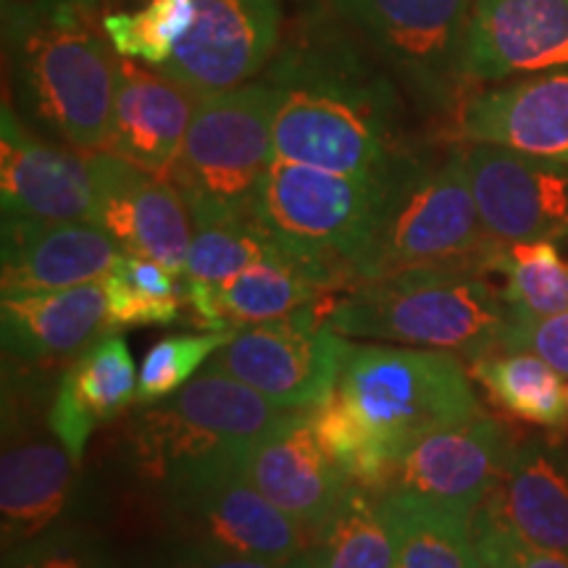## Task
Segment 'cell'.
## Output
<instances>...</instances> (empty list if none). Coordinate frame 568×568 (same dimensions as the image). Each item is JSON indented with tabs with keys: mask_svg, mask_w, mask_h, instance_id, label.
Wrapping results in <instances>:
<instances>
[{
	"mask_svg": "<svg viewBox=\"0 0 568 568\" xmlns=\"http://www.w3.org/2000/svg\"><path fill=\"white\" fill-rule=\"evenodd\" d=\"M397 176L374 180L274 159L255 190L253 213L284 253L322 268L337 290H353Z\"/></svg>",
	"mask_w": 568,
	"mask_h": 568,
	"instance_id": "4",
	"label": "cell"
},
{
	"mask_svg": "<svg viewBox=\"0 0 568 568\" xmlns=\"http://www.w3.org/2000/svg\"><path fill=\"white\" fill-rule=\"evenodd\" d=\"M468 142L568 163V71H548L471 98L460 111Z\"/></svg>",
	"mask_w": 568,
	"mask_h": 568,
	"instance_id": "23",
	"label": "cell"
},
{
	"mask_svg": "<svg viewBox=\"0 0 568 568\" xmlns=\"http://www.w3.org/2000/svg\"><path fill=\"white\" fill-rule=\"evenodd\" d=\"M332 301L237 329L203 368L234 376L284 410L318 408L337 387L351 347L326 318Z\"/></svg>",
	"mask_w": 568,
	"mask_h": 568,
	"instance_id": "8",
	"label": "cell"
},
{
	"mask_svg": "<svg viewBox=\"0 0 568 568\" xmlns=\"http://www.w3.org/2000/svg\"><path fill=\"white\" fill-rule=\"evenodd\" d=\"M339 21L429 101L464 74L474 0H332Z\"/></svg>",
	"mask_w": 568,
	"mask_h": 568,
	"instance_id": "10",
	"label": "cell"
},
{
	"mask_svg": "<svg viewBox=\"0 0 568 568\" xmlns=\"http://www.w3.org/2000/svg\"><path fill=\"white\" fill-rule=\"evenodd\" d=\"M3 568H116V564L95 535L53 527L3 550Z\"/></svg>",
	"mask_w": 568,
	"mask_h": 568,
	"instance_id": "37",
	"label": "cell"
},
{
	"mask_svg": "<svg viewBox=\"0 0 568 568\" xmlns=\"http://www.w3.org/2000/svg\"><path fill=\"white\" fill-rule=\"evenodd\" d=\"M3 293H38L103 282L124 247L95 222L3 216Z\"/></svg>",
	"mask_w": 568,
	"mask_h": 568,
	"instance_id": "17",
	"label": "cell"
},
{
	"mask_svg": "<svg viewBox=\"0 0 568 568\" xmlns=\"http://www.w3.org/2000/svg\"><path fill=\"white\" fill-rule=\"evenodd\" d=\"M6 53L27 124L82 153L109 151L119 53L95 17L42 21Z\"/></svg>",
	"mask_w": 568,
	"mask_h": 568,
	"instance_id": "3",
	"label": "cell"
},
{
	"mask_svg": "<svg viewBox=\"0 0 568 568\" xmlns=\"http://www.w3.org/2000/svg\"><path fill=\"white\" fill-rule=\"evenodd\" d=\"M500 245L481 226L464 151L437 166L410 161L393 184L379 230L355 268V284L416 266L458 261H485L489 266Z\"/></svg>",
	"mask_w": 568,
	"mask_h": 568,
	"instance_id": "6",
	"label": "cell"
},
{
	"mask_svg": "<svg viewBox=\"0 0 568 568\" xmlns=\"http://www.w3.org/2000/svg\"><path fill=\"white\" fill-rule=\"evenodd\" d=\"M195 19V0H145L138 11L103 17V30L122 59L159 69L172 59Z\"/></svg>",
	"mask_w": 568,
	"mask_h": 568,
	"instance_id": "35",
	"label": "cell"
},
{
	"mask_svg": "<svg viewBox=\"0 0 568 568\" xmlns=\"http://www.w3.org/2000/svg\"><path fill=\"white\" fill-rule=\"evenodd\" d=\"M282 98L280 82L197 98L187 138L166 174L190 209L253 211L255 190L276 159L274 122Z\"/></svg>",
	"mask_w": 568,
	"mask_h": 568,
	"instance_id": "7",
	"label": "cell"
},
{
	"mask_svg": "<svg viewBox=\"0 0 568 568\" xmlns=\"http://www.w3.org/2000/svg\"><path fill=\"white\" fill-rule=\"evenodd\" d=\"M324 450L339 466L347 481L385 495L393 481L397 453L358 416L347 397L335 387L322 406L311 410Z\"/></svg>",
	"mask_w": 568,
	"mask_h": 568,
	"instance_id": "32",
	"label": "cell"
},
{
	"mask_svg": "<svg viewBox=\"0 0 568 568\" xmlns=\"http://www.w3.org/2000/svg\"><path fill=\"white\" fill-rule=\"evenodd\" d=\"M337 389L397 458L418 437L481 416L466 366L435 347L351 343Z\"/></svg>",
	"mask_w": 568,
	"mask_h": 568,
	"instance_id": "5",
	"label": "cell"
},
{
	"mask_svg": "<svg viewBox=\"0 0 568 568\" xmlns=\"http://www.w3.org/2000/svg\"><path fill=\"white\" fill-rule=\"evenodd\" d=\"M163 406L172 408L184 422L203 426L245 450H253L301 414L280 408L234 376L211 368H203L195 379L169 395Z\"/></svg>",
	"mask_w": 568,
	"mask_h": 568,
	"instance_id": "27",
	"label": "cell"
},
{
	"mask_svg": "<svg viewBox=\"0 0 568 568\" xmlns=\"http://www.w3.org/2000/svg\"><path fill=\"white\" fill-rule=\"evenodd\" d=\"M274 122V155L326 172L393 180L410 155L397 148L393 88L355 67L290 63Z\"/></svg>",
	"mask_w": 568,
	"mask_h": 568,
	"instance_id": "2",
	"label": "cell"
},
{
	"mask_svg": "<svg viewBox=\"0 0 568 568\" xmlns=\"http://www.w3.org/2000/svg\"><path fill=\"white\" fill-rule=\"evenodd\" d=\"M109 322L116 326H172L187 305L184 280L159 261L124 253L103 280Z\"/></svg>",
	"mask_w": 568,
	"mask_h": 568,
	"instance_id": "33",
	"label": "cell"
},
{
	"mask_svg": "<svg viewBox=\"0 0 568 568\" xmlns=\"http://www.w3.org/2000/svg\"><path fill=\"white\" fill-rule=\"evenodd\" d=\"M464 159L489 240L508 245L568 237V163L489 142H471Z\"/></svg>",
	"mask_w": 568,
	"mask_h": 568,
	"instance_id": "11",
	"label": "cell"
},
{
	"mask_svg": "<svg viewBox=\"0 0 568 568\" xmlns=\"http://www.w3.org/2000/svg\"><path fill=\"white\" fill-rule=\"evenodd\" d=\"M190 216L193 243L184 264V282L222 284L282 251L253 211L190 209Z\"/></svg>",
	"mask_w": 568,
	"mask_h": 568,
	"instance_id": "29",
	"label": "cell"
},
{
	"mask_svg": "<svg viewBox=\"0 0 568 568\" xmlns=\"http://www.w3.org/2000/svg\"><path fill=\"white\" fill-rule=\"evenodd\" d=\"M101 0H3V42L11 45L21 34L42 21H53L63 17H95Z\"/></svg>",
	"mask_w": 568,
	"mask_h": 568,
	"instance_id": "40",
	"label": "cell"
},
{
	"mask_svg": "<svg viewBox=\"0 0 568 568\" xmlns=\"http://www.w3.org/2000/svg\"><path fill=\"white\" fill-rule=\"evenodd\" d=\"M311 550L322 568H397V535L382 497L351 481Z\"/></svg>",
	"mask_w": 568,
	"mask_h": 568,
	"instance_id": "31",
	"label": "cell"
},
{
	"mask_svg": "<svg viewBox=\"0 0 568 568\" xmlns=\"http://www.w3.org/2000/svg\"><path fill=\"white\" fill-rule=\"evenodd\" d=\"M280 0H195V19L161 74L195 98L247 84L280 45Z\"/></svg>",
	"mask_w": 568,
	"mask_h": 568,
	"instance_id": "12",
	"label": "cell"
},
{
	"mask_svg": "<svg viewBox=\"0 0 568 568\" xmlns=\"http://www.w3.org/2000/svg\"><path fill=\"white\" fill-rule=\"evenodd\" d=\"M322 268L276 251L222 284L184 282L193 324L209 332H237L245 326L293 316L335 293Z\"/></svg>",
	"mask_w": 568,
	"mask_h": 568,
	"instance_id": "20",
	"label": "cell"
},
{
	"mask_svg": "<svg viewBox=\"0 0 568 568\" xmlns=\"http://www.w3.org/2000/svg\"><path fill=\"white\" fill-rule=\"evenodd\" d=\"M130 458L142 481L161 495L213 466L243 464L251 450L184 422L163 403L142 408L130 422Z\"/></svg>",
	"mask_w": 568,
	"mask_h": 568,
	"instance_id": "26",
	"label": "cell"
},
{
	"mask_svg": "<svg viewBox=\"0 0 568 568\" xmlns=\"http://www.w3.org/2000/svg\"><path fill=\"white\" fill-rule=\"evenodd\" d=\"M197 98L153 67L119 55L109 153L153 174H169L180 155Z\"/></svg>",
	"mask_w": 568,
	"mask_h": 568,
	"instance_id": "22",
	"label": "cell"
},
{
	"mask_svg": "<svg viewBox=\"0 0 568 568\" xmlns=\"http://www.w3.org/2000/svg\"><path fill=\"white\" fill-rule=\"evenodd\" d=\"M284 560H264L234 556V552L211 548V545L197 542H176L166 552H161L153 568H284Z\"/></svg>",
	"mask_w": 568,
	"mask_h": 568,
	"instance_id": "41",
	"label": "cell"
},
{
	"mask_svg": "<svg viewBox=\"0 0 568 568\" xmlns=\"http://www.w3.org/2000/svg\"><path fill=\"white\" fill-rule=\"evenodd\" d=\"M161 497L176 539L184 542L284 564L314 545L303 524L255 489L243 464L213 466Z\"/></svg>",
	"mask_w": 568,
	"mask_h": 568,
	"instance_id": "9",
	"label": "cell"
},
{
	"mask_svg": "<svg viewBox=\"0 0 568 568\" xmlns=\"http://www.w3.org/2000/svg\"><path fill=\"white\" fill-rule=\"evenodd\" d=\"M232 337L234 332H205V335H172L155 343L140 364V406L161 403L182 389Z\"/></svg>",
	"mask_w": 568,
	"mask_h": 568,
	"instance_id": "36",
	"label": "cell"
},
{
	"mask_svg": "<svg viewBox=\"0 0 568 568\" xmlns=\"http://www.w3.org/2000/svg\"><path fill=\"white\" fill-rule=\"evenodd\" d=\"M566 397H568V385H566Z\"/></svg>",
	"mask_w": 568,
	"mask_h": 568,
	"instance_id": "43",
	"label": "cell"
},
{
	"mask_svg": "<svg viewBox=\"0 0 568 568\" xmlns=\"http://www.w3.org/2000/svg\"><path fill=\"white\" fill-rule=\"evenodd\" d=\"M284 568H322V564H318L316 552L314 550H303L301 556H295L293 560H287V566Z\"/></svg>",
	"mask_w": 568,
	"mask_h": 568,
	"instance_id": "42",
	"label": "cell"
},
{
	"mask_svg": "<svg viewBox=\"0 0 568 568\" xmlns=\"http://www.w3.org/2000/svg\"><path fill=\"white\" fill-rule=\"evenodd\" d=\"M508 450L506 429L489 416L443 426L403 450L387 493L416 497L474 521L500 477Z\"/></svg>",
	"mask_w": 568,
	"mask_h": 568,
	"instance_id": "14",
	"label": "cell"
},
{
	"mask_svg": "<svg viewBox=\"0 0 568 568\" xmlns=\"http://www.w3.org/2000/svg\"><path fill=\"white\" fill-rule=\"evenodd\" d=\"M489 272L506 276L503 297L514 318H545L568 311V264L556 243H508L489 258Z\"/></svg>",
	"mask_w": 568,
	"mask_h": 568,
	"instance_id": "34",
	"label": "cell"
},
{
	"mask_svg": "<svg viewBox=\"0 0 568 568\" xmlns=\"http://www.w3.org/2000/svg\"><path fill=\"white\" fill-rule=\"evenodd\" d=\"M481 508L537 548L568 556V445L552 437L510 445Z\"/></svg>",
	"mask_w": 568,
	"mask_h": 568,
	"instance_id": "21",
	"label": "cell"
},
{
	"mask_svg": "<svg viewBox=\"0 0 568 568\" xmlns=\"http://www.w3.org/2000/svg\"><path fill=\"white\" fill-rule=\"evenodd\" d=\"M95 176V224L124 247V253L159 261L184 274L193 216L182 190L166 174H153L109 151L90 153Z\"/></svg>",
	"mask_w": 568,
	"mask_h": 568,
	"instance_id": "13",
	"label": "cell"
},
{
	"mask_svg": "<svg viewBox=\"0 0 568 568\" xmlns=\"http://www.w3.org/2000/svg\"><path fill=\"white\" fill-rule=\"evenodd\" d=\"M568 71V0H474L464 74L503 82Z\"/></svg>",
	"mask_w": 568,
	"mask_h": 568,
	"instance_id": "16",
	"label": "cell"
},
{
	"mask_svg": "<svg viewBox=\"0 0 568 568\" xmlns=\"http://www.w3.org/2000/svg\"><path fill=\"white\" fill-rule=\"evenodd\" d=\"M77 460L53 435L13 432L0 456L3 550L53 529L69 506Z\"/></svg>",
	"mask_w": 568,
	"mask_h": 568,
	"instance_id": "25",
	"label": "cell"
},
{
	"mask_svg": "<svg viewBox=\"0 0 568 568\" xmlns=\"http://www.w3.org/2000/svg\"><path fill=\"white\" fill-rule=\"evenodd\" d=\"M397 535V568H485L471 518L406 495H379Z\"/></svg>",
	"mask_w": 568,
	"mask_h": 568,
	"instance_id": "28",
	"label": "cell"
},
{
	"mask_svg": "<svg viewBox=\"0 0 568 568\" xmlns=\"http://www.w3.org/2000/svg\"><path fill=\"white\" fill-rule=\"evenodd\" d=\"M245 474L258 493L276 508L318 537L351 487V481L316 435L311 410H301L276 435L266 437L251 450Z\"/></svg>",
	"mask_w": 568,
	"mask_h": 568,
	"instance_id": "19",
	"label": "cell"
},
{
	"mask_svg": "<svg viewBox=\"0 0 568 568\" xmlns=\"http://www.w3.org/2000/svg\"><path fill=\"white\" fill-rule=\"evenodd\" d=\"M138 393L140 372H134L130 345L119 332H105L63 372L48 408V432L80 464L92 432L134 406Z\"/></svg>",
	"mask_w": 568,
	"mask_h": 568,
	"instance_id": "24",
	"label": "cell"
},
{
	"mask_svg": "<svg viewBox=\"0 0 568 568\" xmlns=\"http://www.w3.org/2000/svg\"><path fill=\"white\" fill-rule=\"evenodd\" d=\"M0 203L3 216L95 222L90 153L55 145L3 103L0 111Z\"/></svg>",
	"mask_w": 568,
	"mask_h": 568,
	"instance_id": "15",
	"label": "cell"
},
{
	"mask_svg": "<svg viewBox=\"0 0 568 568\" xmlns=\"http://www.w3.org/2000/svg\"><path fill=\"white\" fill-rule=\"evenodd\" d=\"M471 529L479 558L489 568H568V556L527 542L485 508L477 510Z\"/></svg>",
	"mask_w": 568,
	"mask_h": 568,
	"instance_id": "38",
	"label": "cell"
},
{
	"mask_svg": "<svg viewBox=\"0 0 568 568\" xmlns=\"http://www.w3.org/2000/svg\"><path fill=\"white\" fill-rule=\"evenodd\" d=\"M474 379L500 408L524 422L560 429L568 424L564 374L535 353H489L474 361Z\"/></svg>",
	"mask_w": 568,
	"mask_h": 568,
	"instance_id": "30",
	"label": "cell"
},
{
	"mask_svg": "<svg viewBox=\"0 0 568 568\" xmlns=\"http://www.w3.org/2000/svg\"><path fill=\"white\" fill-rule=\"evenodd\" d=\"M535 353L568 376V311L545 318H514L497 353Z\"/></svg>",
	"mask_w": 568,
	"mask_h": 568,
	"instance_id": "39",
	"label": "cell"
},
{
	"mask_svg": "<svg viewBox=\"0 0 568 568\" xmlns=\"http://www.w3.org/2000/svg\"><path fill=\"white\" fill-rule=\"evenodd\" d=\"M487 274L485 261L406 268L345 290L332 301L326 318L347 339L435 347L474 364L500 351L514 322L503 287H495Z\"/></svg>",
	"mask_w": 568,
	"mask_h": 568,
	"instance_id": "1",
	"label": "cell"
},
{
	"mask_svg": "<svg viewBox=\"0 0 568 568\" xmlns=\"http://www.w3.org/2000/svg\"><path fill=\"white\" fill-rule=\"evenodd\" d=\"M105 332H111V322L103 282L3 293L0 303L3 353L17 364H74Z\"/></svg>",
	"mask_w": 568,
	"mask_h": 568,
	"instance_id": "18",
	"label": "cell"
}]
</instances>
